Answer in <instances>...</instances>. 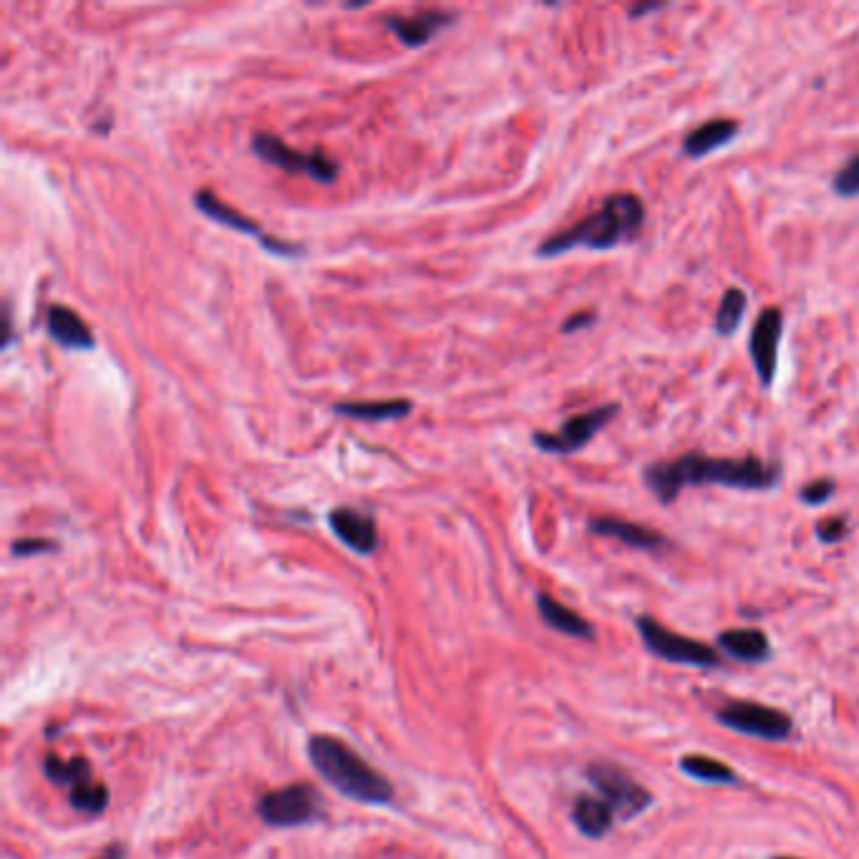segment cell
<instances>
[{
	"instance_id": "6da1fadb",
	"label": "cell",
	"mask_w": 859,
	"mask_h": 859,
	"mask_svg": "<svg viewBox=\"0 0 859 859\" xmlns=\"http://www.w3.org/2000/svg\"><path fill=\"white\" fill-rule=\"evenodd\" d=\"M781 467L776 461L744 456V459H726V456H706L701 451H688L671 461H653L643 469V482L663 504H671L681 497L686 487H718L746 489V492H769L779 484Z\"/></svg>"
},
{
	"instance_id": "7a4b0ae2",
	"label": "cell",
	"mask_w": 859,
	"mask_h": 859,
	"mask_svg": "<svg viewBox=\"0 0 859 859\" xmlns=\"http://www.w3.org/2000/svg\"><path fill=\"white\" fill-rule=\"evenodd\" d=\"M643 222L645 207L638 194H610L608 200L600 205V210L587 215L577 225L547 237L537 247V255L560 257L572 250H613V247L638 237V232L643 230Z\"/></svg>"
},
{
	"instance_id": "3957f363",
	"label": "cell",
	"mask_w": 859,
	"mask_h": 859,
	"mask_svg": "<svg viewBox=\"0 0 859 859\" xmlns=\"http://www.w3.org/2000/svg\"><path fill=\"white\" fill-rule=\"evenodd\" d=\"M308 756L313 769L343 797L371 807H381L393 799L391 781L341 739L325 734L310 736Z\"/></svg>"
},
{
	"instance_id": "277c9868",
	"label": "cell",
	"mask_w": 859,
	"mask_h": 859,
	"mask_svg": "<svg viewBox=\"0 0 859 859\" xmlns=\"http://www.w3.org/2000/svg\"><path fill=\"white\" fill-rule=\"evenodd\" d=\"M635 628H638L645 648L653 655H658V658L671 660V663H678V666L696 668H716L718 663H721V658H718V653L711 645L673 633V630L663 628L658 620L648 618V615L635 620Z\"/></svg>"
},
{
	"instance_id": "5b68a950",
	"label": "cell",
	"mask_w": 859,
	"mask_h": 859,
	"mask_svg": "<svg viewBox=\"0 0 859 859\" xmlns=\"http://www.w3.org/2000/svg\"><path fill=\"white\" fill-rule=\"evenodd\" d=\"M618 414L620 404L595 406V409L582 411V414L567 419L557 431H535L532 441H535L537 449L545 451V454H575V451L585 449V446L590 444V439H595V436L613 421V416Z\"/></svg>"
},
{
	"instance_id": "8992f818",
	"label": "cell",
	"mask_w": 859,
	"mask_h": 859,
	"mask_svg": "<svg viewBox=\"0 0 859 859\" xmlns=\"http://www.w3.org/2000/svg\"><path fill=\"white\" fill-rule=\"evenodd\" d=\"M721 726L764 741H784L794 731L789 713L754 701H729L716 711Z\"/></svg>"
},
{
	"instance_id": "52a82bcc",
	"label": "cell",
	"mask_w": 859,
	"mask_h": 859,
	"mask_svg": "<svg viewBox=\"0 0 859 859\" xmlns=\"http://www.w3.org/2000/svg\"><path fill=\"white\" fill-rule=\"evenodd\" d=\"M318 791L308 784H290L275 789L257 802V814L268 827L290 829L320 819Z\"/></svg>"
},
{
	"instance_id": "ba28073f",
	"label": "cell",
	"mask_w": 859,
	"mask_h": 859,
	"mask_svg": "<svg viewBox=\"0 0 859 859\" xmlns=\"http://www.w3.org/2000/svg\"><path fill=\"white\" fill-rule=\"evenodd\" d=\"M587 779L600 791V797L613 807L615 817L625 819V822L640 817L653 804V794L620 766L592 764L587 766Z\"/></svg>"
},
{
	"instance_id": "9c48e42d",
	"label": "cell",
	"mask_w": 859,
	"mask_h": 859,
	"mask_svg": "<svg viewBox=\"0 0 859 859\" xmlns=\"http://www.w3.org/2000/svg\"><path fill=\"white\" fill-rule=\"evenodd\" d=\"M252 152L262 162L273 164V167H280L283 172L290 174H308L315 182H333L338 177V164L330 157H325L320 149L298 152V149H293L275 134H255L252 137Z\"/></svg>"
},
{
	"instance_id": "30bf717a",
	"label": "cell",
	"mask_w": 859,
	"mask_h": 859,
	"mask_svg": "<svg viewBox=\"0 0 859 859\" xmlns=\"http://www.w3.org/2000/svg\"><path fill=\"white\" fill-rule=\"evenodd\" d=\"M194 205H197V210L200 212H205L210 220L220 222V225L230 227V230L235 232H242V235L255 237V240L260 242L265 250L273 252V255L278 257L303 255V247L295 245V242H285V240H278V237L268 235V232L262 230L255 220H250V217H245L242 212H237L235 207H230L227 202H222L220 197H215V194L210 192V189H200V192L194 194Z\"/></svg>"
},
{
	"instance_id": "8fae6325",
	"label": "cell",
	"mask_w": 859,
	"mask_h": 859,
	"mask_svg": "<svg viewBox=\"0 0 859 859\" xmlns=\"http://www.w3.org/2000/svg\"><path fill=\"white\" fill-rule=\"evenodd\" d=\"M784 336V313L779 308H766L759 315L749 336V353L754 361L761 383L771 386L776 376V358H779V343Z\"/></svg>"
},
{
	"instance_id": "7c38bea8",
	"label": "cell",
	"mask_w": 859,
	"mask_h": 859,
	"mask_svg": "<svg viewBox=\"0 0 859 859\" xmlns=\"http://www.w3.org/2000/svg\"><path fill=\"white\" fill-rule=\"evenodd\" d=\"M328 524L333 535L353 550L356 555H371L378 547V530L376 522L368 512H361L356 507H336L328 514Z\"/></svg>"
},
{
	"instance_id": "4fadbf2b",
	"label": "cell",
	"mask_w": 859,
	"mask_h": 859,
	"mask_svg": "<svg viewBox=\"0 0 859 859\" xmlns=\"http://www.w3.org/2000/svg\"><path fill=\"white\" fill-rule=\"evenodd\" d=\"M456 18V13L451 11H421L414 16H388L386 28L399 38L406 48H419L426 46L441 28L451 26Z\"/></svg>"
},
{
	"instance_id": "5bb4252c",
	"label": "cell",
	"mask_w": 859,
	"mask_h": 859,
	"mask_svg": "<svg viewBox=\"0 0 859 859\" xmlns=\"http://www.w3.org/2000/svg\"><path fill=\"white\" fill-rule=\"evenodd\" d=\"M46 333L58 346L69 348V351H91L96 346L94 333L84 323V318L66 305H51L46 310Z\"/></svg>"
},
{
	"instance_id": "9a60e30c",
	"label": "cell",
	"mask_w": 859,
	"mask_h": 859,
	"mask_svg": "<svg viewBox=\"0 0 859 859\" xmlns=\"http://www.w3.org/2000/svg\"><path fill=\"white\" fill-rule=\"evenodd\" d=\"M590 530L595 532V535L613 537V540H620L623 545L635 547V550H643V552H658V550H666V547L671 545V542L660 535V532L650 530V527H645V524L625 522V519H618V517L590 519Z\"/></svg>"
},
{
	"instance_id": "2e32d148",
	"label": "cell",
	"mask_w": 859,
	"mask_h": 859,
	"mask_svg": "<svg viewBox=\"0 0 859 859\" xmlns=\"http://www.w3.org/2000/svg\"><path fill=\"white\" fill-rule=\"evenodd\" d=\"M739 121L734 119H708L706 124L688 131L683 139V154L691 159H703L706 154L726 147L739 134Z\"/></svg>"
},
{
	"instance_id": "e0dca14e",
	"label": "cell",
	"mask_w": 859,
	"mask_h": 859,
	"mask_svg": "<svg viewBox=\"0 0 859 859\" xmlns=\"http://www.w3.org/2000/svg\"><path fill=\"white\" fill-rule=\"evenodd\" d=\"M718 648L729 658L741 660V663H761V660L769 658L771 645L761 630L756 628H736V630H723L718 635Z\"/></svg>"
},
{
	"instance_id": "ac0fdd59",
	"label": "cell",
	"mask_w": 859,
	"mask_h": 859,
	"mask_svg": "<svg viewBox=\"0 0 859 859\" xmlns=\"http://www.w3.org/2000/svg\"><path fill=\"white\" fill-rule=\"evenodd\" d=\"M537 610H540V618L545 620L552 630H557V633L570 635V638H580V640L595 638V630H592V625L587 623L582 615H577L575 610H570L567 605L557 603L555 598H550V595H545V592L537 595Z\"/></svg>"
},
{
	"instance_id": "d6986e66",
	"label": "cell",
	"mask_w": 859,
	"mask_h": 859,
	"mask_svg": "<svg viewBox=\"0 0 859 859\" xmlns=\"http://www.w3.org/2000/svg\"><path fill=\"white\" fill-rule=\"evenodd\" d=\"M572 822L585 837L603 839L613 829L615 812L605 799L600 797H580L572 807Z\"/></svg>"
},
{
	"instance_id": "ffe728a7",
	"label": "cell",
	"mask_w": 859,
	"mask_h": 859,
	"mask_svg": "<svg viewBox=\"0 0 859 859\" xmlns=\"http://www.w3.org/2000/svg\"><path fill=\"white\" fill-rule=\"evenodd\" d=\"M414 404L409 399H386V401H351V404H336L333 411L341 416L363 421H393L411 414Z\"/></svg>"
},
{
	"instance_id": "44dd1931",
	"label": "cell",
	"mask_w": 859,
	"mask_h": 859,
	"mask_svg": "<svg viewBox=\"0 0 859 859\" xmlns=\"http://www.w3.org/2000/svg\"><path fill=\"white\" fill-rule=\"evenodd\" d=\"M681 771L696 781H706V784H736L739 776L734 774L731 766L723 761L711 759L703 754H688L681 759Z\"/></svg>"
},
{
	"instance_id": "7402d4cb",
	"label": "cell",
	"mask_w": 859,
	"mask_h": 859,
	"mask_svg": "<svg viewBox=\"0 0 859 859\" xmlns=\"http://www.w3.org/2000/svg\"><path fill=\"white\" fill-rule=\"evenodd\" d=\"M746 308H749V298H746V293L741 288H729L726 293H723L721 305H718L716 310V333L721 338H729L734 336L736 330H739L741 320H744Z\"/></svg>"
},
{
	"instance_id": "603a6c76",
	"label": "cell",
	"mask_w": 859,
	"mask_h": 859,
	"mask_svg": "<svg viewBox=\"0 0 859 859\" xmlns=\"http://www.w3.org/2000/svg\"><path fill=\"white\" fill-rule=\"evenodd\" d=\"M69 799L76 812H84L89 814V817H99V814H104L106 807H109V786L91 776V779L81 781L79 786L69 789Z\"/></svg>"
},
{
	"instance_id": "cb8c5ba5",
	"label": "cell",
	"mask_w": 859,
	"mask_h": 859,
	"mask_svg": "<svg viewBox=\"0 0 859 859\" xmlns=\"http://www.w3.org/2000/svg\"><path fill=\"white\" fill-rule=\"evenodd\" d=\"M43 771H46L48 779L53 781V784H61L66 786V789H74V786H79L81 781L91 779V764L84 759V756H76V759L63 761L58 759V756H46V761H43Z\"/></svg>"
},
{
	"instance_id": "d4e9b609",
	"label": "cell",
	"mask_w": 859,
	"mask_h": 859,
	"mask_svg": "<svg viewBox=\"0 0 859 859\" xmlns=\"http://www.w3.org/2000/svg\"><path fill=\"white\" fill-rule=\"evenodd\" d=\"M832 189L839 194V197H844V200L859 197V154L849 157L847 164L834 174Z\"/></svg>"
},
{
	"instance_id": "484cf974",
	"label": "cell",
	"mask_w": 859,
	"mask_h": 859,
	"mask_svg": "<svg viewBox=\"0 0 859 859\" xmlns=\"http://www.w3.org/2000/svg\"><path fill=\"white\" fill-rule=\"evenodd\" d=\"M834 482L832 479H817V482H809L807 487L799 492V499H802L804 504H809V507H817V504L829 502V499L834 497Z\"/></svg>"
},
{
	"instance_id": "4316f807",
	"label": "cell",
	"mask_w": 859,
	"mask_h": 859,
	"mask_svg": "<svg viewBox=\"0 0 859 859\" xmlns=\"http://www.w3.org/2000/svg\"><path fill=\"white\" fill-rule=\"evenodd\" d=\"M847 532H849V527H847V519L844 517H834V519H827V522L817 524V537L822 542H827V545H834V542L844 540V537H847Z\"/></svg>"
},
{
	"instance_id": "83f0119b",
	"label": "cell",
	"mask_w": 859,
	"mask_h": 859,
	"mask_svg": "<svg viewBox=\"0 0 859 859\" xmlns=\"http://www.w3.org/2000/svg\"><path fill=\"white\" fill-rule=\"evenodd\" d=\"M11 550L16 557H31V555H41V552L56 550V545L48 540H18L13 542Z\"/></svg>"
},
{
	"instance_id": "f1b7e54d",
	"label": "cell",
	"mask_w": 859,
	"mask_h": 859,
	"mask_svg": "<svg viewBox=\"0 0 859 859\" xmlns=\"http://www.w3.org/2000/svg\"><path fill=\"white\" fill-rule=\"evenodd\" d=\"M595 318H598V315L592 313V310H582V313L572 315V318L565 320V325H562V333H575V330L590 328V325L595 323Z\"/></svg>"
},
{
	"instance_id": "f546056e",
	"label": "cell",
	"mask_w": 859,
	"mask_h": 859,
	"mask_svg": "<svg viewBox=\"0 0 859 859\" xmlns=\"http://www.w3.org/2000/svg\"><path fill=\"white\" fill-rule=\"evenodd\" d=\"M660 8H666V6H660V3H648V6H635V8H630V18H640V16H645V13L660 11Z\"/></svg>"
},
{
	"instance_id": "4dcf8cb0",
	"label": "cell",
	"mask_w": 859,
	"mask_h": 859,
	"mask_svg": "<svg viewBox=\"0 0 859 859\" xmlns=\"http://www.w3.org/2000/svg\"><path fill=\"white\" fill-rule=\"evenodd\" d=\"M96 859H124V847L121 844H111L106 852H101Z\"/></svg>"
},
{
	"instance_id": "1f68e13d",
	"label": "cell",
	"mask_w": 859,
	"mask_h": 859,
	"mask_svg": "<svg viewBox=\"0 0 859 859\" xmlns=\"http://www.w3.org/2000/svg\"><path fill=\"white\" fill-rule=\"evenodd\" d=\"M774 859H797V857H774Z\"/></svg>"
}]
</instances>
